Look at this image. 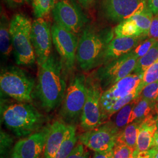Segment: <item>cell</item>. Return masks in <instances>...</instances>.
I'll return each instance as SVG.
<instances>
[{"label":"cell","instance_id":"cell-1","mask_svg":"<svg viewBox=\"0 0 158 158\" xmlns=\"http://www.w3.org/2000/svg\"><path fill=\"white\" fill-rule=\"evenodd\" d=\"M39 68L36 93L42 107L49 113L62 103L67 89L65 70L61 59L53 53Z\"/></svg>","mask_w":158,"mask_h":158},{"label":"cell","instance_id":"cell-2","mask_svg":"<svg viewBox=\"0 0 158 158\" xmlns=\"http://www.w3.org/2000/svg\"><path fill=\"white\" fill-rule=\"evenodd\" d=\"M114 35L111 27L95 24L85 26L79 38L76 53V61L82 70L89 72L102 66Z\"/></svg>","mask_w":158,"mask_h":158},{"label":"cell","instance_id":"cell-3","mask_svg":"<svg viewBox=\"0 0 158 158\" xmlns=\"http://www.w3.org/2000/svg\"><path fill=\"white\" fill-rule=\"evenodd\" d=\"M1 120L18 137H25L41 130L45 117L28 102H20L1 106Z\"/></svg>","mask_w":158,"mask_h":158},{"label":"cell","instance_id":"cell-4","mask_svg":"<svg viewBox=\"0 0 158 158\" xmlns=\"http://www.w3.org/2000/svg\"><path fill=\"white\" fill-rule=\"evenodd\" d=\"M32 22L23 14H15L10 21V35L17 65L32 67L36 61L31 40Z\"/></svg>","mask_w":158,"mask_h":158},{"label":"cell","instance_id":"cell-5","mask_svg":"<svg viewBox=\"0 0 158 158\" xmlns=\"http://www.w3.org/2000/svg\"><path fill=\"white\" fill-rule=\"evenodd\" d=\"M34 86V78L23 69L15 66H8L1 69V92L17 102H31Z\"/></svg>","mask_w":158,"mask_h":158},{"label":"cell","instance_id":"cell-6","mask_svg":"<svg viewBox=\"0 0 158 158\" xmlns=\"http://www.w3.org/2000/svg\"><path fill=\"white\" fill-rule=\"evenodd\" d=\"M86 98V77L84 74H75L70 79L59 113L64 123L74 125L80 121Z\"/></svg>","mask_w":158,"mask_h":158},{"label":"cell","instance_id":"cell-7","mask_svg":"<svg viewBox=\"0 0 158 158\" xmlns=\"http://www.w3.org/2000/svg\"><path fill=\"white\" fill-rule=\"evenodd\" d=\"M138 60V58L132 51L98 68L93 76L102 91L107 90L120 80L133 73Z\"/></svg>","mask_w":158,"mask_h":158},{"label":"cell","instance_id":"cell-8","mask_svg":"<svg viewBox=\"0 0 158 158\" xmlns=\"http://www.w3.org/2000/svg\"><path fill=\"white\" fill-rule=\"evenodd\" d=\"M86 86L87 98L80 121L84 132L95 128L104 121L101 106L102 90L93 74L86 77Z\"/></svg>","mask_w":158,"mask_h":158},{"label":"cell","instance_id":"cell-9","mask_svg":"<svg viewBox=\"0 0 158 158\" xmlns=\"http://www.w3.org/2000/svg\"><path fill=\"white\" fill-rule=\"evenodd\" d=\"M52 12L55 23L76 35L81 34L89 23L85 12L74 0H60Z\"/></svg>","mask_w":158,"mask_h":158},{"label":"cell","instance_id":"cell-10","mask_svg":"<svg viewBox=\"0 0 158 158\" xmlns=\"http://www.w3.org/2000/svg\"><path fill=\"white\" fill-rule=\"evenodd\" d=\"M119 132L113 121H109L94 129L85 131L78 138L81 143L91 150L106 152L114 149Z\"/></svg>","mask_w":158,"mask_h":158},{"label":"cell","instance_id":"cell-11","mask_svg":"<svg viewBox=\"0 0 158 158\" xmlns=\"http://www.w3.org/2000/svg\"><path fill=\"white\" fill-rule=\"evenodd\" d=\"M53 44L60 59L62 60L65 72L73 69L76 60V53L79 38L73 34L54 23L51 27Z\"/></svg>","mask_w":158,"mask_h":158},{"label":"cell","instance_id":"cell-12","mask_svg":"<svg viewBox=\"0 0 158 158\" xmlns=\"http://www.w3.org/2000/svg\"><path fill=\"white\" fill-rule=\"evenodd\" d=\"M147 0H102V16L112 23H118L130 18L147 7Z\"/></svg>","mask_w":158,"mask_h":158},{"label":"cell","instance_id":"cell-13","mask_svg":"<svg viewBox=\"0 0 158 158\" xmlns=\"http://www.w3.org/2000/svg\"><path fill=\"white\" fill-rule=\"evenodd\" d=\"M51 27V23L44 18H36L32 22L31 40L39 66L45 62L52 53Z\"/></svg>","mask_w":158,"mask_h":158},{"label":"cell","instance_id":"cell-14","mask_svg":"<svg viewBox=\"0 0 158 158\" xmlns=\"http://www.w3.org/2000/svg\"><path fill=\"white\" fill-rule=\"evenodd\" d=\"M143 74L131 73L120 80L107 90L102 93L101 97L102 117L113 104L119 99L137 91Z\"/></svg>","mask_w":158,"mask_h":158},{"label":"cell","instance_id":"cell-15","mask_svg":"<svg viewBox=\"0 0 158 158\" xmlns=\"http://www.w3.org/2000/svg\"><path fill=\"white\" fill-rule=\"evenodd\" d=\"M50 125L19 140L14 145L12 152L22 158H39L45 149Z\"/></svg>","mask_w":158,"mask_h":158},{"label":"cell","instance_id":"cell-16","mask_svg":"<svg viewBox=\"0 0 158 158\" xmlns=\"http://www.w3.org/2000/svg\"><path fill=\"white\" fill-rule=\"evenodd\" d=\"M145 37L143 36L134 37L115 36L108 46L103 64L131 52Z\"/></svg>","mask_w":158,"mask_h":158},{"label":"cell","instance_id":"cell-17","mask_svg":"<svg viewBox=\"0 0 158 158\" xmlns=\"http://www.w3.org/2000/svg\"><path fill=\"white\" fill-rule=\"evenodd\" d=\"M68 125L63 120L55 121L50 125L44 149L45 158H55L62 143Z\"/></svg>","mask_w":158,"mask_h":158},{"label":"cell","instance_id":"cell-18","mask_svg":"<svg viewBox=\"0 0 158 158\" xmlns=\"http://www.w3.org/2000/svg\"><path fill=\"white\" fill-rule=\"evenodd\" d=\"M158 116L151 115L140 123L136 149L139 152L147 151L154 147V135L157 131L156 119Z\"/></svg>","mask_w":158,"mask_h":158},{"label":"cell","instance_id":"cell-19","mask_svg":"<svg viewBox=\"0 0 158 158\" xmlns=\"http://www.w3.org/2000/svg\"><path fill=\"white\" fill-rule=\"evenodd\" d=\"M10 21L6 15L1 14L0 22V49L2 57L8 59L12 49L10 35Z\"/></svg>","mask_w":158,"mask_h":158},{"label":"cell","instance_id":"cell-20","mask_svg":"<svg viewBox=\"0 0 158 158\" xmlns=\"http://www.w3.org/2000/svg\"><path fill=\"white\" fill-rule=\"evenodd\" d=\"M156 105L157 103L151 102L139 97L138 102L133 109L130 124L134 121L141 123L144 119L154 115L155 111L158 110Z\"/></svg>","mask_w":158,"mask_h":158},{"label":"cell","instance_id":"cell-21","mask_svg":"<svg viewBox=\"0 0 158 158\" xmlns=\"http://www.w3.org/2000/svg\"><path fill=\"white\" fill-rule=\"evenodd\" d=\"M79 139L76 136V129L74 125H68V128L62 143L54 158H67L72 152Z\"/></svg>","mask_w":158,"mask_h":158},{"label":"cell","instance_id":"cell-22","mask_svg":"<svg viewBox=\"0 0 158 158\" xmlns=\"http://www.w3.org/2000/svg\"><path fill=\"white\" fill-rule=\"evenodd\" d=\"M140 123V122L134 121L121 130L117 137V143L125 145L136 149Z\"/></svg>","mask_w":158,"mask_h":158},{"label":"cell","instance_id":"cell-23","mask_svg":"<svg viewBox=\"0 0 158 158\" xmlns=\"http://www.w3.org/2000/svg\"><path fill=\"white\" fill-rule=\"evenodd\" d=\"M158 59V40L153 45L149 51L141 58H139L136 64L133 72L134 73L143 74L152 64Z\"/></svg>","mask_w":158,"mask_h":158},{"label":"cell","instance_id":"cell-24","mask_svg":"<svg viewBox=\"0 0 158 158\" xmlns=\"http://www.w3.org/2000/svg\"><path fill=\"white\" fill-rule=\"evenodd\" d=\"M114 32V35L117 37H134L143 36L137 24L131 18L119 23L115 27Z\"/></svg>","mask_w":158,"mask_h":158},{"label":"cell","instance_id":"cell-25","mask_svg":"<svg viewBox=\"0 0 158 158\" xmlns=\"http://www.w3.org/2000/svg\"><path fill=\"white\" fill-rule=\"evenodd\" d=\"M139 98V97L136 98L122 108L117 112L118 113L116 115L114 120L112 121L116 127L120 131L124 128L127 125L130 124L133 109L138 102Z\"/></svg>","mask_w":158,"mask_h":158},{"label":"cell","instance_id":"cell-26","mask_svg":"<svg viewBox=\"0 0 158 158\" xmlns=\"http://www.w3.org/2000/svg\"><path fill=\"white\" fill-rule=\"evenodd\" d=\"M153 13L147 6L142 11L138 12L131 17L138 27L141 29L142 35L144 36H148L149 31L153 19Z\"/></svg>","mask_w":158,"mask_h":158},{"label":"cell","instance_id":"cell-27","mask_svg":"<svg viewBox=\"0 0 158 158\" xmlns=\"http://www.w3.org/2000/svg\"><path fill=\"white\" fill-rule=\"evenodd\" d=\"M56 0H32V5L36 18H44L52 11Z\"/></svg>","mask_w":158,"mask_h":158},{"label":"cell","instance_id":"cell-28","mask_svg":"<svg viewBox=\"0 0 158 158\" xmlns=\"http://www.w3.org/2000/svg\"><path fill=\"white\" fill-rule=\"evenodd\" d=\"M158 80V59L152 64L143 74V76L139 85L138 87L137 92L140 96L143 89L148 84Z\"/></svg>","mask_w":158,"mask_h":158},{"label":"cell","instance_id":"cell-29","mask_svg":"<svg viewBox=\"0 0 158 158\" xmlns=\"http://www.w3.org/2000/svg\"><path fill=\"white\" fill-rule=\"evenodd\" d=\"M140 98L149 102L157 103L158 99V80L147 85L142 91Z\"/></svg>","mask_w":158,"mask_h":158},{"label":"cell","instance_id":"cell-30","mask_svg":"<svg viewBox=\"0 0 158 158\" xmlns=\"http://www.w3.org/2000/svg\"><path fill=\"white\" fill-rule=\"evenodd\" d=\"M14 139L6 132L1 131V158H7L9 153L12 152Z\"/></svg>","mask_w":158,"mask_h":158},{"label":"cell","instance_id":"cell-31","mask_svg":"<svg viewBox=\"0 0 158 158\" xmlns=\"http://www.w3.org/2000/svg\"><path fill=\"white\" fill-rule=\"evenodd\" d=\"M135 150L127 145L116 143L113 149V158H131Z\"/></svg>","mask_w":158,"mask_h":158},{"label":"cell","instance_id":"cell-32","mask_svg":"<svg viewBox=\"0 0 158 158\" xmlns=\"http://www.w3.org/2000/svg\"><path fill=\"white\" fill-rule=\"evenodd\" d=\"M157 40L156 39L152 38H149L144 41L141 42L132 51V52L135 55L138 59L142 56H143L149 49L151 48L155 42Z\"/></svg>","mask_w":158,"mask_h":158},{"label":"cell","instance_id":"cell-33","mask_svg":"<svg viewBox=\"0 0 158 158\" xmlns=\"http://www.w3.org/2000/svg\"><path fill=\"white\" fill-rule=\"evenodd\" d=\"M85 145L79 143L76 145L67 158H91V153L85 149Z\"/></svg>","mask_w":158,"mask_h":158},{"label":"cell","instance_id":"cell-34","mask_svg":"<svg viewBox=\"0 0 158 158\" xmlns=\"http://www.w3.org/2000/svg\"><path fill=\"white\" fill-rule=\"evenodd\" d=\"M148 37L156 40L158 39V15L153 18L148 34Z\"/></svg>","mask_w":158,"mask_h":158},{"label":"cell","instance_id":"cell-35","mask_svg":"<svg viewBox=\"0 0 158 158\" xmlns=\"http://www.w3.org/2000/svg\"><path fill=\"white\" fill-rule=\"evenodd\" d=\"M156 153L157 149L154 147L147 151L139 152L137 158H155Z\"/></svg>","mask_w":158,"mask_h":158},{"label":"cell","instance_id":"cell-36","mask_svg":"<svg viewBox=\"0 0 158 158\" xmlns=\"http://www.w3.org/2000/svg\"><path fill=\"white\" fill-rule=\"evenodd\" d=\"M147 5L155 16L158 15V0H147Z\"/></svg>","mask_w":158,"mask_h":158},{"label":"cell","instance_id":"cell-37","mask_svg":"<svg viewBox=\"0 0 158 158\" xmlns=\"http://www.w3.org/2000/svg\"><path fill=\"white\" fill-rule=\"evenodd\" d=\"M6 5L12 8H15L22 6L25 0H4Z\"/></svg>","mask_w":158,"mask_h":158},{"label":"cell","instance_id":"cell-38","mask_svg":"<svg viewBox=\"0 0 158 158\" xmlns=\"http://www.w3.org/2000/svg\"><path fill=\"white\" fill-rule=\"evenodd\" d=\"M93 158H113V149L106 152H95Z\"/></svg>","mask_w":158,"mask_h":158},{"label":"cell","instance_id":"cell-39","mask_svg":"<svg viewBox=\"0 0 158 158\" xmlns=\"http://www.w3.org/2000/svg\"><path fill=\"white\" fill-rule=\"evenodd\" d=\"M79 4L85 8H89L93 4L95 0H77Z\"/></svg>","mask_w":158,"mask_h":158},{"label":"cell","instance_id":"cell-40","mask_svg":"<svg viewBox=\"0 0 158 158\" xmlns=\"http://www.w3.org/2000/svg\"><path fill=\"white\" fill-rule=\"evenodd\" d=\"M154 147H158V133L157 132L154 135Z\"/></svg>","mask_w":158,"mask_h":158},{"label":"cell","instance_id":"cell-41","mask_svg":"<svg viewBox=\"0 0 158 158\" xmlns=\"http://www.w3.org/2000/svg\"><path fill=\"white\" fill-rule=\"evenodd\" d=\"M8 158H22L20 156H19L17 153L14 152H12L11 154L10 155Z\"/></svg>","mask_w":158,"mask_h":158},{"label":"cell","instance_id":"cell-42","mask_svg":"<svg viewBox=\"0 0 158 158\" xmlns=\"http://www.w3.org/2000/svg\"><path fill=\"white\" fill-rule=\"evenodd\" d=\"M138 153H139V151H137L136 149H135V150L134 151V153H133L132 156H131V158H137L138 155Z\"/></svg>","mask_w":158,"mask_h":158},{"label":"cell","instance_id":"cell-43","mask_svg":"<svg viewBox=\"0 0 158 158\" xmlns=\"http://www.w3.org/2000/svg\"><path fill=\"white\" fill-rule=\"evenodd\" d=\"M32 0H25V1L28 3V4H31V2H32Z\"/></svg>","mask_w":158,"mask_h":158},{"label":"cell","instance_id":"cell-44","mask_svg":"<svg viewBox=\"0 0 158 158\" xmlns=\"http://www.w3.org/2000/svg\"><path fill=\"white\" fill-rule=\"evenodd\" d=\"M156 148V149H157V153H156V156H155V158H158V147H155Z\"/></svg>","mask_w":158,"mask_h":158},{"label":"cell","instance_id":"cell-45","mask_svg":"<svg viewBox=\"0 0 158 158\" xmlns=\"http://www.w3.org/2000/svg\"><path fill=\"white\" fill-rule=\"evenodd\" d=\"M156 127H157V132L158 133V118H157V119H156Z\"/></svg>","mask_w":158,"mask_h":158},{"label":"cell","instance_id":"cell-46","mask_svg":"<svg viewBox=\"0 0 158 158\" xmlns=\"http://www.w3.org/2000/svg\"><path fill=\"white\" fill-rule=\"evenodd\" d=\"M156 107H157V109L158 110V101H157V105H156Z\"/></svg>","mask_w":158,"mask_h":158},{"label":"cell","instance_id":"cell-47","mask_svg":"<svg viewBox=\"0 0 158 158\" xmlns=\"http://www.w3.org/2000/svg\"></svg>","mask_w":158,"mask_h":158}]
</instances>
